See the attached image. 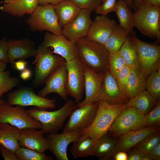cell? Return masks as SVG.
Segmentation results:
<instances>
[{"label": "cell", "mask_w": 160, "mask_h": 160, "mask_svg": "<svg viewBox=\"0 0 160 160\" xmlns=\"http://www.w3.org/2000/svg\"><path fill=\"white\" fill-rule=\"evenodd\" d=\"M128 35L126 30L116 24L104 44L110 54L118 52L126 41Z\"/></svg>", "instance_id": "4dcf8cb0"}, {"label": "cell", "mask_w": 160, "mask_h": 160, "mask_svg": "<svg viewBox=\"0 0 160 160\" xmlns=\"http://www.w3.org/2000/svg\"><path fill=\"white\" fill-rule=\"evenodd\" d=\"M127 152V160H152L148 154L143 155L136 147L130 149Z\"/></svg>", "instance_id": "b9f144b4"}, {"label": "cell", "mask_w": 160, "mask_h": 160, "mask_svg": "<svg viewBox=\"0 0 160 160\" xmlns=\"http://www.w3.org/2000/svg\"><path fill=\"white\" fill-rule=\"evenodd\" d=\"M68 71L66 91L78 103L82 99L84 90L85 65L77 56L66 62Z\"/></svg>", "instance_id": "8fae6325"}, {"label": "cell", "mask_w": 160, "mask_h": 160, "mask_svg": "<svg viewBox=\"0 0 160 160\" xmlns=\"http://www.w3.org/2000/svg\"><path fill=\"white\" fill-rule=\"evenodd\" d=\"M124 1L130 9H134V5L132 0H121Z\"/></svg>", "instance_id": "816d5d0a"}, {"label": "cell", "mask_w": 160, "mask_h": 160, "mask_svg": "<svg viewBox=\"0 0 160 160\" xmlns=\"http://www.w3.org/2000/svg\"><path fill=\"white\" fill-rule=\"evenodd\" d=\"M34 128L20 130L19 140L20 147L27 148L40 153L48 150L49 144L47 138L41 130Z\"/></svg>", "instance_id": "44dd1931"}, {"label": "cell", "mask_w": 160, "mask_h": 160, "mask_svg": "<svg viewBox=\"0 0 160 160\" xmlns=\"http://www.w3.org/2000/svg\"><path fill=\"white\" fill-rule=\"evenodd\" d=\"M38 54L33 64H35L32 85L35 87L44 84L47 78L59 67L66 62L60 56L54 54L50 48L39 46Z\"/></svg>", "instance_id": "5b68a950"}, {"label": "cell", "mask_w": 160, "mask_h": 160, "mask_svg": "<svg viewBox=\"0 0 160 160\" xmlns=\"http://www.w3.org/2000/svg\"><path fill=\"white\" fill-rule=\"evenodd\" d=\"M81 9H91L95 11L96 8L100 5L102 0H69Z\"/></svg>", "instance_id": "60d3db41"}, {"label": "cell", "mask_w": 160, "mask_h": 160, "mask_svg": "<svg viewBox=\"0 0 160 160\" xmlns=\"http://www.w3.org/2000/svg\"><path fill=\"white\" fill-rule=\"evenodd\" d=\"M31 71L28 68H26L21 71L20 77L23 80L26 81L31 78Z\"/></svg>", "instance_id": "681fc988"}, {"label": "cell", "mask_w": 160, "mask_h": 160, "mask_svg": "<svg viewBox=\"0 0 160 160\" xmlns=\"http://www.w3.org/2000/svg\"><path fill=\"white\" fill-rule=\"evenodd\" d=\"M158 132L144 139L134 147L137 148L143 155L148 154L160 142V136Z\"/></svg>", "instance_id": "d590c367"}, {"label": "cell", "mask_w": 160, "mask_h": 160, "mask_svg": "<svg viewBox=\"0 0 160 160\" xmlns=\"http://www.w3.org/2000/svg\"><path fill=\"white\" fill-rule=\"evenodd\" d=\"M152 160H160V143L159 142L148 154Z\"/></svg>", "instance_id": "f6af8a7d"}, {"label": "cell", "mask_w": 160, "mask_h": 160, "mask_svg": "<svg viewBox=\"0 0 160 160\" xmlns=\"http://www.w3.org/2000/svg\"><path fill=\"white\" fill-rule=\"evenodd\" d=\"M116 24L107 16H97L92 21L86 38L104 45Z\"/></svg>", "instance_id": "ffe728a7"}, {"label": "cell", "mask_w": 160, "mask_h": 160, "mask_svg": "<svg viewBox=\"0 0 160 160\" xmlns=\"http://www.w3.org/2000/svg\"><path fill=\"white\" fill-rule=\"evenodd\" d=\"M117 141L107 133L98 140L95 146V156L101 160H108L115 153Z\"/></svg>", "instance_id": "4316f807"}, {"label": "cell", "mask_w": 160, "mask_h": 160, "mask_svg": "<svg viewBox=\"0 0 160 160\" xmlns=\"http://www.w3.org/2000/svg\"><path fill=\"white\" fill-rule=\"evenodd\" d=\"M102 95V100L111 104L127 103L130 99L122 93L116 79L108 69L103 75Z\"/></svg>", "instance_id": "d6986e66"}, {"label": "cell", "mask_w": 160, "mask_h": 160, "mask_svg": "<svg viewBox=\"0 0 160 160\" xmlns=\"http://www.w3.org/2000/svg\"><path fill=\"white\" fill-rule=\"evenodd\" d=\"M76 108L75 102L69 100L62 107L56 111H49L35 107L27 111L41 123L43 133L48 134L57 132L63 127L67 117Z\"/></svg>", "instance_id": "3957f363"}, {"label": "cell", "mask_w": 160, "mask_h": 160, "mask_svg": "<svg viewBox=\"0 0 160 160\" xmlns=\"http://www.w3.org/2000/svg\"><path fill=\"white\" fill-rule=\"evenodd\" d=\"M20 130L8 123L0 122V144L15 153L20 147L19 140Z\"/></svg>", "instance_id": "cb8c5ba5"}, {"label": "cell", "mask_w": 160, "mask_h": 160, "mask_svg": "<svg viewBox=\"0 0 160 160\" xmlns=\"http://www.w3.org/2000/svg\"><path fill=\"white\" fill-rule=\"evenodd\" d=\"M39 46L51 47L53 53L62 57L66 62L73 59L77 55L75 43L68 40L62 34L57 35L47 32L44 35L43 42Z\"/></svg>", "instance_id": "4fadbf2b"}, {"label": "cell", "mask_w": 160, "mask_h": 160, "mask_svg": "<svg viewBox=\"0 0 160 160\" xmlns=\"http://www.w3.org/2000/svg\"><path fill=\"white\" fill-rule=\"evenodd\" d=\"M134 27L143 35L153 39H157L154 44L160 40V7L141 4L134 10Z\"/></svg>", "instance_id": "277c9868"}, {"label": "cell", "mask_w": 160, "mask_h": 160, "mask_svg": "<svg viewBox=\"0 0 160 160\" xmlns=\"http://www.w3.org/2000/svg\"><path fill=\"white\" fill-rule=\"evenodd\" d=\"M72 143L70 151L74 158L95 156V144L90 137L81 135Z\"/></svg>", "instance_id": "f1b7e54d"}, {"label": "cell", "mask_w": 160, "mask_h": 160, "mask_svg": "<svg viewBox=\"0 0 160 160\" xmlns=\"http://www.w3.org/2000/svg\"><path fill=\"white\" fill-rule=\"evenodd\" d=\"M30 15L26 23L32 31H47L56 35L62 34V28L59 23L55 5H38Z\"/></svg>", "instance_id": "8992f818"}, {"label": "cell", "mask_w": 160, "mask_h": 160, "mask_svg": "<svg viewBox=\"0 0 160 160\" xmlns=\"http://www.w3.org/2000/svg\"><path fill=\"white\" fill-rule=\"evenodd\" d=\"M28 64L24 60H19L14 62L13 68L21 72L26 68Z\"/></svg>", "instance_id": "bcb514c9"}, {"label": "cell", "mask_w": 160, "mask_h": 160, "mask_svg": "<svg viewBox=\"0 0 160 160\" xmlns=\"http://www.w3.org/2000/svg\"><path fill=\"white\" fill-rule=\"evenodd\" d=\"M7 43L8 62L13 68L15 60H25L37 55L38 50L35 43L28 38L9 39Z\"/></svg>", "instance_id": "e0dca14e"}, {"label": "cell", "mask_w": 160, "mask_h": 160, "mask_svg": "<svg viewBox=\"0 0 160 160\" xmlns=\"http://www.w3.org/2000/svg\"><path fill=\"white\" fill-rule=\"evenodd\" d=\"M4 101L2 98L0 99V104L3 102Z\"/></svg>", "instance_id": "11a10c76"}, {"label": "cell", "mask_w": 160, "mask_h": 160, "mask_svg": "<svg viewBox=\"0 0 160 160\" xmlns=\"http://www.w3.org/2000/svg\"><path fill=\"white\" fill-rule=\"evenodd\" d=\"M6 102L10 105L33 106L45 110L55 107L54 99L41 96L31 88L26 87H20L9 93Z\"/></svg>", "instance_id": "30bf717a"}, {"label": "cell", "mask_w": 160, "mask_h": 160, "mask_svg": "<svg viewBox=\"0 0 160 160\" xmlns=\"http://www.w3.org/2000/svg\"><path fill=\"white\" fill-rule=\"evenodd\" d=\"M146 127L145 115L134 108H127L116 116L108 132L119 137L130 132Z\"/></svg>", "instance_id": "ba28073f"}, {"label": "cell", "mask_w": 160, "mask_h": 160, "mask_svg": "<svg viewBox=\"0 0 160 160\" xmlns=\"http://www.w3.org/2000/svg\"><path fill=\"white\" fill-rule=\"evenodd\" d=\"M81 9L69 0H65L55 5V13L60 26L62 28L72 21Z\"/></svg>", "instance_id": "d4e9b609"}, {"label": "cell", "mask_w": 160, "mask_h": 160, "mask_svg": "<svg viewBox=\"0 0 160 160\" xmlns=\"http://www.w3.org/2000/svg\"><path fill=\"white\" fill-rule=\"evenodd\" d=\"M10 75L9 70L0 72V99L4 93L18 86L20 83L18 77Z\"/></svg>", "instance_id": "e575fe53"}, {"label": "cell", "mask_w": 160, "mask_h": 160, "mask_svg": "<svg viewBox=\"0 0 160 160\" xmlns=\"http://www.w3.org/2000/svg\"><path fill=\"white\" fill-rule=\"evenodd\" d=\"M134 5V8L133 9L135 10L141 4L142 0H132Z\"/></svg>", "instance_id": "f5cc1de1"}, {"label": "cell", "mask_w": 160, "mask_h": 160, "mask_svg": "<svg viewBox=\"0 0 160 160\" xmlns=\"http://www.w3.org/2000/svg\"><path fill=\"white\" fill-rule=\"evenodd\" d=\"M104 74L97 73L85 66L86 97L83 100L77 103V107H81L92 101L102 100V86Z\"/></svg>", "instance_id": "ac0fdd59"}, {"label": "cell", "mask_w": 160, "mask_h": 160, "mask_svg": "<svg viewBox=\"0 0 160 160\" xmlns=\"http://www.w3.org/2000/svg\"><path fill=\"white\" fill-rule=\"evenodd\" d=\"M146 127L159 126L160 124V101L158 102L154 108L145 115Z\"/></svg>", "instance_id": "74e56055"}, {"label": "cell", "mask_w": 160, "mask_h": 160, "mask_svg": "<svg viewBox=\"0 0 160 160\" xmlns=\"http://www.w3.org/2000/svg\"><path fill=\"white\" fill-rule=\"evenodd\" d=\"M119 52L126 65L131 68L140 71L139 62L137 54L130 36L122 46Z\"/></svg>", "instance_id": "1f68e13d"}, {"label": "cell", "mask_w": 160, "mask_h": 160, "mask_svg": "<svg viewBox=\"0 0 160 160\" xmlns=\"http://www.w3.org/2000/svg\"><path fill=\"white\" fill-rule=\"evenodd\" d=\"M116 0H102L101 4L96 9L95 12L98 14L107 16L111 12H115Z\"/></svg>", "instance_id": "ab89813d"}, {"label": "cell", "mask_w": 160, "mask_h": 160, "mask_svg": "<svg viewBox=\"0 0 160 160\" xmlns=\"http://www.w3.org/2000/svg\"><path fill=\"white\" fill-rule=\"evenodd\" d=\"M113 159L115 160H127V154L126 152L119 151L113 155Z\"/></svg>", "instance_id": "c3c4849f"}, {"label": "cell", "mask_w": 160, "mask_h": 160, "mask_svg": "<svg viewBox=\"0 0 160 160\" xmlns=\"http://www.w3.org/2000/svg\"><path fill=\"white\" fill-rule=\"evenodd\" d=\"M68 71L66 62L56 69L46 79L45 86L39 91L38 95L45 97L52 93L57 94L64 100L67 99L66 86Z\"/></svg>", "instance_id": "9a60e30c"}, {"label": "cell", "mask_w": 160, "mask_h": 160, "mask_svg": "<svg viewBox=\"0 0 160 160\" xmlns=\"http://www.w3.org/2000/svg\"><path fill=\"white\" fill-rule=\"evenodd\" d=\"M81 131L59 134L57 133L48 134L46 138L49 144L48 150L57 160H68L67 150L69 144L81 135Z\"/></svg>", "instance_id": "2e32d148"}, {"label": "cell", "mask_w": 160, "mask_h": 160, "mask_svg": "<svg viewBox=\"0 0 160 160\" xmlns=\"http://www.w3.org/2000/svg\"><path fill=\"white\" fill-rule=\"evenodd\" d=\"M0 152L4 160H17L15 153L1 144Z\"/></svg>", "instance_id": "ee69618b"}, {"label": "cell", "mask_w": 160, "mask_h": 160, "mask_svg": "<svg viewBox=\"0 0 160 160\" xmlns=\"http://www.w3.org/2000/svg\"><path fill=\"white\" fill-rule=\"evenodd\" d=\"M130 37L137 54L140 71L147 79L160 68V45L144 42L136 36Z\"/></svg>", "instance_id": "52a82bcc"}, {"label": "cell", "mask_w": 160, "mask_h": 160, "mask_svg": "<svg viewBox=\"0 0 160 160\" xmlns=\"http://www.w3.org/2000/svg\"><path fill=\"white\" fill-rule=\"evenodd\" d=\"M8 104L4 101L0 104V122L7 123L20 129H41V123L31 117L24 107Z\"/></svg>", "instance_id": "9c48e42d"}, {"label": "cell", "mask_w": 160, "mask_h": 160, "mask_svg": "<svg viewBox=\"0 0 160 160\" xmlns=\"http://www.w3.org/2000/svg\"><path fill=\"white\" fill-rule=\"evenodd\" d=\"M115 12L119 22V25L125 29L129 36H136L133 30V12L132 9L123 1H116Z\"/></svg>", "instance_id": "83f0119b"}, {"label": "cell", "mask_w": 160, "mask_h": 160, "mask_svg": "<svg viewBox=\"0 0 160 160\" xmlns=\"http://www.w3.org/2000/svg\"><path fill=\"white\" fill-rule=\"evenodd\" d=\"M127 103L111 104L103 100L99 101L93 122L89 127L81 131V135L91 137L95 145L101 137L108 133L117 115L127 108Z\"/></svg>", "instance_id": "7a4b0ae2"}, {"label": "cell", "mask_w": 160, "mask_h": 160, "mask_svg": "<svg viewBox=\"0 0 160 160\" xmlns=\"http://www.w3.org/2000/svg\"><path fill=\"white\" fill-rule=\"evenodd\" d=\"M0 8L3 12L14 16L30 14L38 5L37 0H4Z\"/></svg>", "instance_id": "603a6c76"}, {"label": "cell", "mask_w": 160, "mask_h": 160, "mask_svg": "<svg viewBox=\"0 0 160 160\" xmlns=\"http://www.w3.org/2000/svg\"><path fill=\"white\" fill-rule=\"evenodd\" d=\"M160 69L152 72L146 80V90L157 102L160 100Z\"/></svg>", "instance_id": "d6a6232c"}, {"label": "cell", "mask_w": 160, "mask_h": 160, "mask_svg": "<svg viewBox=\"0 0 160 160\" xmlns=\"http://www.w3.org/2000/svg\"><path fill=\"white\" fill-rule=\"evenodd\" d=\"M98 104V101H94L76 108L69 116V119L62 133L82 131L89 127L95 118Z\"/></svg>", "instance_id": "7c38bea8"}, {"label": "cell", "mask_w": 160, "mask_h": 160, "mask_svg": "<svg viewBox=\"0 0 160 160\" xmlns=\"http://www.w3.org/2000/svg\"><path fill=\"white\" fill-rule=\"evenodd\" d=\"M7 68V64L0 61V72L4 71Z\"/></svg>", "instance_id": "db71d44e"}, {"label": "cell", "mask_w": 160, "mask_h": 160, "mask_svg": "<svg viewBox=\"0 0 160 160\" xmlns=\"http://www.w3.org/2000/svg\"><path fill=\"white\" fill-rule=\"evenodd\" d=\"M131 69L129 66L125 65L119 72L116 79L121 90L127 97V95L126 92L128 80L129 73Z\"/></svg>", "instance_id": "f35d334b"}, {"label": "cell", "mask_w": 160, "mask_h": 160, "mask_svg": "<svg viewBox=\"0 0 160 160\" xmlns=\"http://www.w3.org/2000/svg\"><path fill=\"white\" fill-rule=\"evenodd\" d=\"M77 55L87 68L100 74H104L108 68L110 54L104 45L86 37L75 42Z\"/></svg>", "instance_id": "6da1fadb"}, {"label": "cell", "mask_w": 160, "mask_h": 160, "mask_svg": "<svg viewBox=\"0 0 160 160\" xmlns=\"http://www.w3.org/2000/svg\"><path fill=\"white\" fill-rule=\"evenodd\" d=\"M126 64L119 51L110 54L108 62V68L115 78L116 79L119 73Z\"/></svg>", "instance_id": "8d00e7d4"}, {"label": "cell", "mask_w": 160, "mask_h": 160, "mask_svg": "<svg viewBox=\"0 0 160 160\" xmlns=\"http://www.w3.org/2000/svg\"><path fill=\"white\" fill-rule=\"evenodd\" d=\"M17 160H53V158L44 153H40L27 148L20 147L15 152Z\"/></svg>", "instance_id": "836d02e7"}, {"label": "cell", "mask_w": 160, "mask_h": 160, "mask_svg": "<svg viewBox=\"0 0 160 160\" xmlns=\"http://www.w3.org/2000/svg\"><path fill=\"white\" fill-rule=\"evenodd\" d=\"M92 11L91 9H81L72 21L63 27L62 34L74 43L81 38L86 37L92 22L90 17Z\"/></svg>", "instance_id": "5bb4252c"}, {"label": "cell", "mask_w": 160, "mask_h": 160, "mask_svg": "<svg viewBox=\"0 0 160 160\" xmlns=\"http://www.w3.org/2000/svg\"><path fill=\"white\" fill-rule=\"evenodd\" d=\"M157 103L145 89L130 98L126 106L127 108H134L142 114L145 115L154 108Z\"/></svg>", "instance_id": "484cf974"}, {"label": "cell", "mask_w": 160, "mask_h": 160, "mask_svg": "<svg viewBox=\"0 0 160 160\" xmlns=\"http://www.w3.org/2000/svg\"><path fill=\"white\" fill-rule=\"evenodd\" d=\"M141 4L160 7V0H142Z\"/></svg>", "instance_id": "f907efd6"}, {"label": "cell", "mask_w": 160, "mask_h": 160, "mask_svg": "<svg viewBox=\"0 0 160 160\" xmlns=\"http://www.w3.org/2000/svg\"><path fill=\"white\" fill-rule=\"evenodd\" d=\"M65 0H37L38 5L45 6L49 4L56 5Z\"/></svg>", "instance_id": "7dc6e473"}, {"label": "cell", "mask_w": 160, "mask_h": 160, "mask_svg": "<svg viewBox=\"0 0 160 160\" xmlns=\"http://www.w3.org/2000/svg\"><path fill=\"white\" fill-rule=\"evenodd\" d=\"M7 41V37L0 40V61L6 64L9 63Z\"/></svg>", "instance_id": "7bdbcfd3"}, {"label": "cell", "mask_w": 160, "mask_h": 160, "mask_svg": "<svg viewBox=\"0 0 160 160\" xmlns=\"http://www.w3.org/2000/svg\"><path fill=\"white\" fill-rule=\"evenodd\" d=\"M146 79L138 70L132 68L129 75L127 95L129 98L146 89Z\"/></svg>", "instance_id": "f546056e"}, {"label": "cell", "mask_w": 160, "mask_h": 160, "mask_svg": "<svg viewBox=\"0 0 160 160\" xmlns=\"http://www.w3.org/2000/svg\"><path fill=\"white\" fill-rule=\"evenodd\" d=\"M159 126H149L130 132L121 136L117 141L115 153L121 151L127 152L139 142L159 131Z\"/></svg>", "instance_id": "7402d4cb"}]
</instances>
